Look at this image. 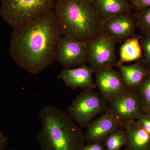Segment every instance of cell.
I'll return each mask as SVG.
<instances>
[{
	"instance_id": "14",
	"label": "cell",
	"mask_w": 150,
	"mask_h": 150,
	"mask_svg": "<svg viewBox=\"0 0 150 150\" xmlns=\"http://www.w3.org/2000/svg\"><path fill=\"white\" fill-rule=\"evenodd\" d=\"M103 22L109 19L131 11L129 0H91Z\"/></svg>"
},
{
	"instance_id": "17",
	"label": "cell",
	"mask_w": 150,
	"mask_h": 150,
	"mask_svg": "<svg viewBox=\"0 0 150 150\" xmlns=\"http://www.w3.org/2000/svg\"><path fill=\"white\" fill-rule=\"evenodd\" d=\"M105 150H120L126 144V137L123 126L110 134L104 141Z\"/></svg>"
},
{
	"instance_id": "1",
	"label": "cell",
	"mask_w": 150,
	"mask_h": 150,
	"mask_svg": "<svg viewBox=\"0 0 150 150\" xmlns=\"http://www.w3.org/2000/svg\"><path fill=\"white\" fill-rule=\"evenodd\" d=\"M13 29L8 53L19 68L36 75L54 63L62 35L54 10Z\"/></svg>"
},
{
	"instance_id": "19",
	"label": "cell",
	"mask_w": 150,
	"mask_h": 150,
	"mask_svg": "<svg viewBox=\"0 0 150 150\" xmlns=\"http://www.w3.org/2000/svg\"><path fill=\"white\" fill-rule=\"evenodd\" d=\"M138 28L144 35H150V7L137 13Z\"/></svg>"
},
{
	"instance_id": "7",
	"label": "cell",
	"mask_w": 150,
	"mask_h": 150,
	"mask_svg": "<svg viewBox=\"0 0 150 150\" xmlns=\"http://www.w3.org/2000/svg\"><path fill=\"white\" fill-rule=\"evenodd\" d=\"M108 109L121 126L137 120L144 112L137 91L127 89L108 101Z\"/></svg>"
},
{
	"instance_id": "26",
	"label": "cell",
	"mask_w": 150,
	"mask_h": 150,
	"mask_svg": "<svg viewBox=\"0 0 150 150\" xmlns=\"http://www.w3.org/2000/svg\"><path fill=\"white\" fill-rule=\"evenodd\" d=\"M6 150H19L17 149H10Z\"/></svg>"
},
{
	"instance_id": "11",
	"label": "cell",
	"mask_w": 150,
	"mask_h": 150,
	"mask_svg": "<svg viewBox=\"0 0 150 150\" xmlns=\"http://www.w3.org/2000/svg\"><path fill=\"white\" fill-rule=\"evenodd\" d=\"M121 126L108 109L106 112L95 118L86 128V144L104 142L108 135Z\"/></svg>"
},
{
	"instance_id": "12",
	"label": "cell",
	"mask_w": 150,
	"mask_h": 150,
	"mask_svg": "<svg viewBox=\"0 0 150 150\" xmlns=\"http://www.w3.org/2000/svg\"><path fill=\"white\" fill-rule=\"evenodd\" d=\"M95 73L93 69L86 64L73 69L64 68L59 73L58 79L73 89L94 90L96 86L92 77Z\"/></svg>"
},
{
	"instance_id": "22",
	"label": "cell",
	"mask_w": 150,
	"mask_h": 150,
	"mask_svg": "<svg viewBox=\"0 0 150 150\" xmlns=\"http://www.w3.org/2000/svg\"><path fill=\"white\" fill-rule=\"evenodd\" d=\"M131 4L132 8L139 11L150 7V0H135Z\"/></svg>"
},
{
	"instance_id": "9",
	"label": "cell",
	"mask_w": 150,
	"mask_h": 150,
	"mask_svg": "<svg viewBox=\"0 0 150 150\" xmlns=\"http://www.w3.org/2000/svg\"><path fill=\"white\" fill-rule=\"evenodd\" d=\"M104 32L116 43H123L130 38L137 36L138 28L137 13L129 11L103 23Z\"/></svg>"
},
{
	"instance_id": "4",
	"label": "cell",
	"mask_w": 150,
	"mask_h": 150,
	"mask_svg": "<svg viewBox=\"0 0 150 150\" xmlns=\"http://www.w3.org/2000/svg\"><path fill=\"white\" fill-rule=\"evenodd\" d=\"M54 0H2L0 16L15 28L54 10Z\"/></svg>"
},
{
	"instance_id": "27",
	"label": "cell",
	"mask_w": 150,
	"mask_h": 150,
	"mask_svg": "<svg viewBox=\"0 0 150 150\" xmlns=\"http://www.w3.org/2000/svg\"><path fill=\"white\" fill-rule=\"evenodd\" d=\"M129 1H130V2L131 3L133 2L134 1H135V0H129Z\"/></svg>"
},
{
	"instance_id": "5",
	"label": "cell",
	"mask_w": 150,
	"mask_h": 150,
	"mask_svg": "<svg viewBox=\"0 0 150 150\" xmlns=\"http://www.w3.org/2000/svg\"><path fill=\"white\" fill-rule=\"evenodd\" d=\"M108 109V102L99 92L94 90H84L74 99L67 112L83 129Z\"/></svg>"
},
{
	"instance_id": "13",
	"label": "cell",
	"mask_w": 150,
	"mask_h": 150,
	"mask_svg": "<svg viewBox=\"0 0 150 150\" xmlns=\"http://www.w3.org/2000/svg\"><path fill=\"white\" fill-rule=\"evenodd\" d=\"M126 137V150H150V134L137 120L123 126Z\"/></svg>"
},
{
	"instance_id": "10",
	"label": "cell",
	"mask_w": 150,
	"mask_h": 150,
	"mask_svg": "<svg viewBox=\"0 0 150 150\" xmlns=\"http://www.w3.org/2000/svg\"><path fill=\"white\" fill-rule=\"evenodd\" d=\"M96 73V88L107 102L127 90L119 71L113 68Z\"/></svg>"
},
{
	"instance_id": "16",
	"label": "cell",
	"mask_w": 150,
	"mask_h": 150,
	"mask_svg": "<svg viewBox=\"0 0 150 150\" xmlns=\"http://www.w3.org/2000/svg\"><path fill=\"white\" fill-rule=\"evenodd\" d=\"M142 36H137L126 39L120 49V60L118 64L138 61L142 58V49L140 44Z\"/></svg>"
},
{
	"instance_id": "6",
	"label": "cell",
	"mask_w": 150,
	"mask_h": 150,
	"mask_svg": "<svg viewBox=\"0 0 150 150\" xmlns=\"http://www.w3.org/2000/svg\"><path fill=\"white\" fill-rule=\"evenodd\" d=\"M115 44L105 32L86 43L88 63L96 73L117 66Z\"/></svg>"
},
{
	"instance_id": "8",
	"label": "cell",
	"mask_w": 150,
	"mask_h": 150,
	"mask_svg": "<svg viewBox=\"0 0 150 150\" xmlns=\"http://www.w3.org/2000/svg\"><path fill=\"white\" fill-rule=\"evenodd\" d=\"M55 61L69 69L88 64L86 43L68 35H61L56 46Z\"/></svg>"
},
{
	"instance_id": "20",
	"label": "cell",
	"mask_w": 150,
	"mask_h": 150,
	"mask_svg": "<svg viewBox=\"0 0 150 150\" xmlns=\"http://www.w3.org/2000/svg\"><path fill=\"white\" fill-rule=\"evenodd\" d=\"M142 56L139 61L142 65L150 72V35H144L140 39Z\"/></svg>"
},
{
	"instance_id": "25",
	"label": "cell",
	"mask_w": 150,
	"mask_h": 150,
	"mask_svg": "<svg viewBox=\"0 0 150 150\" xmlns=\"http://www.w3.org/2000/svg\"><path fill=\"white\" fill-rule=\"evenodd\" d=\"M144 111L145 113H146V114H148V115H150V106L149 108H148Z\"/></svg>"
},
{
	"instance_id": "23",
	"label": "cell",
	"mask_w": 150,
	"mask_h": 150,
	"mask_svg": "<svg viewBox=\"0 0 150 150\" xmlns=\"http://www.w3.org/2000/svg\"><path fill=\"white\" fill-rule=\"evenodd\" d=\"M83 150H105V146L104 142H97L85 145Z\"/></svg>"
},
{
	"instance_id": "15",
	"label": "cell",
	"mask_w": 150,
	"mask_h": 150,
	"mask_svg": "<svg viewBox=\"0 0 150 150\" xmlns=\"http://www.w3.org/2000/svg\"><path fill=\"white\" fill-rule=\"evenodd\" d=\"M126 88L136 91L148 73L149 72L139 60L134 64L127 66L123 64L116 66Z\"/></svg>"
},
{
	"instance_id": "2",
	"label": "cell",
	"mask_w": 150,
	"mask_h": 150,
	"mask_svg": "<svg viewBox=\"0 0 150 150\" xmlns=\"http://www.w3.org/2000/svg\"><path fill=\"white\" fill-rule=\"evenodd\" d=\"M38 115L42 128L36 139L40 150H83L85 133L67 112L50 105Z\"/></svg>"
},
{
	"instance_id": "21",
	"label": "cell",
	"mask_w": 150,
	"mask_h": 150,
	"mask_svg": "<svg viewBox=\"0 0 150 150\" xmlns=\"http://www.w3.org/2000/svg\"><path fill=\"white\" fill-rule=\"evenodd\" d=\"M137 120L140 125L150 134V115L144 111Z\"/></svg>"
},
{
	"instance_id": "3",
	"label": "cell",
	"mask_w": 150,
	"mask_h": 150,
	"mask_svg": "<svg viewBox=\"0 0 150 150\" xmlns=\"http://www.w3.org/2000/svg\"><path fill=\"white\" fill-rule=\"evenodd\" d=\"M54 11L62 35L86 44L104 32L91 0H58Z\"/></svg>"
},
{
	"instance_id": "28",
	"label": "cell",
	"mask_w": 150,
	"mask_h": 150,
	"mask_svg": "<svg viewBox=\"0 0 150 150\" xmlns=\"http://www.w3.org/2000/svg\"><path fill=\"white\" fill-rule=\"evenodd\" d=\"M54 1H58V0H54Z\"/></svg>"
},
{
	"instance_id": "24",
	"label": "cell",
	"mask_w": 150,
	"mask_h": 150,
	"mask_svg": "<svg viewBox=\"0 0 150 150\" xmlns=\"http://www.w3.org/2000/svg\"><path fill=\"white\" fill-rule=\"evenodd\" d=\"M8 137L0 130V150H6L8 144Z\"/></svg>"
},
{
	"instance_id": "18",
	"label": "cell",
	"mask_w": 150,
	"mask_h": 150,
	"mask_svg": "<svg viewBox=\"0 0 150 150\" xmlns=\"http://www.w3.org/2000/svg\"><path fill=\"white\" fill-rule=\"evenodd\" d=\"M136 91L144 111L150 106V72L146 76Z\"/></svg>"
}]
</instances>
